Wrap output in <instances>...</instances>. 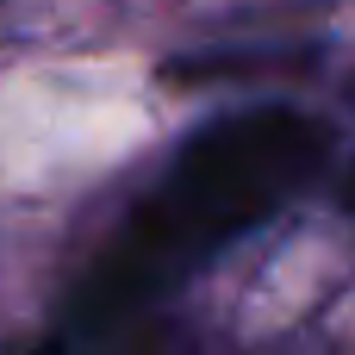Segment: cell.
Returning <instances> with one entry per match:
<instances>
[{"mask_svg": "<svg viewBox=\"0 0 355 355\" xmlns=\"http://www.w3.org/2000/svg\"><path fill=\"white\" fill-rule=\"evenodd\" d=\"M349 100H355V87H349Z\"/></svg>", "mask_w": 355, "mask_h": 355, "instance_id": "3", "label": "cell"}, {"mask_svg": "<svg viewBox=\"0 0 355 355\" xmlns=\"http://www.w3.org/2000/svg\"><path fill=\"white\" fill-rule=\"evenodd\" d=\"M324 156L331 125L300 106H250L206 125L181 144L168 175L137 200V212L81 275V287L69 293V318L81 331H100L175 293L225 243L287 212L318 181Z\"/></svg>", "mask_w": 355, "mask_h": 355, "instance_id": "1", "label": "cell"}, {"mask_svg": "<svg viewBox=\"0 0 355 355\" xmlns=\"http://www.w3.org/2000/svg\"><path fill=\"white\" fill-rule=\"evenodd\" d=\"M343 206H349V212H355V175H349V181H343Z\"/></svg>", "mask_w": 355, "mask_h": 355, "instance_id": "2", "label": "cell"}]
</instances>
